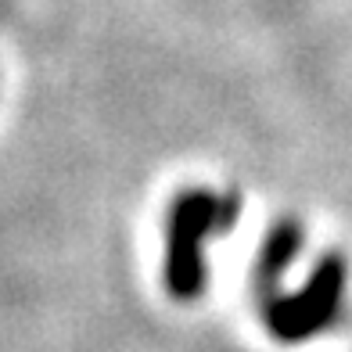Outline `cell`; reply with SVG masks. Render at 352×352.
Segmentation results:
<instances>
[{"instance_id":"7a4b0ae2","label":"cell","mask_w":352,"mask_h":352,"mask_svg":"<svg viewBox=\"0 0 352 352\" xmlns=\"http://www.w3.org/2000/svg\"><path fill=\"white\" fill-rule=\"evenodd\" d=\"M345 270L338 259H327L313 274V280L292 298H277L266 306V324L280 342H302L313 338L320 327H327L342 302Z\"/></svg>"},{"instance_id":"6da1fadb","label":"cell","mask_w":352,"mask_h":352,"mask_svg":"<svg viewBox=\"0 0 352 352\" xmlns=\"http://www.w3.org/2000/svg\"><path fill=\"white\" fill-rule=\"evenodd\" d=\"M237 216V201L190 190L176 201L169 216V252H166V287L176 298H195L205 287V255L201 245L212 234H227Z\"/></svg>"},{"instance_id":"3957f363","label":"cell","mask_w":352,"mask_h":352,"mask_svg":"<svg viewBox=\"0 0 352 352\" xmlns=\"http://www.w3.org/2000/svg\"><path fill=\"white\" fill-rule=\"evenodd\" d=\"M298 227H292V223H280V227L270 234V241L263 248V277L266 280H274L284 274V266L295 259V252H298Z\"/></svg>"}]
</instances>
